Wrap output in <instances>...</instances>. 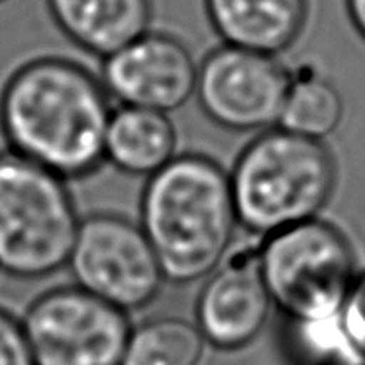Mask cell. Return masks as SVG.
Wrapping results in <instances>:
<instances>
[{
	"label": "cell",
	"mask_w": 365,
	"mask_h": 365,
	"mask_svg": "<svg viewBox=\"0 0 365 365\" xmlns=\"http://www.w3.org/2000/svg\"><path fill=\"white\" fill-rule=\"evenodd\" d=\"M112 112L101 77L67 57L26 61L0 91L6 150L67 181L91 177L106 163Z\"/></svg>",
	"instance_id": "6da1fadb"
},
{
	"label": "cell",
	"mask_w": 365,
	"mask_h": 365,
	"mask_svg": "<svg viewBox=\"0 0 365 365\" xmlns=\"http://www.w3.org/2000/svg\"><path fill=\"white\" fill-rule=\"evenodd\" d=\"M138 224L167 283L205 281L234 247L240 226L230 173L208 155L177 153L145 179Z\"/></svg>",
	"instance_id": "7a4b0ae2"
},
{
	"label": "cell",
	"mask_w": 365,
	"mask_h": 365,
	"mask_svg": "<svg viewBox=\"0 0 365 365\" xmlns=\"http://www.w3.org/2000/svg\"><path fill=\"white\" fill-rule=\"evenodd\" d=\"M336 182L338 165L326 142L279 126L255 135L230 171L240 226L259 238L320 216Z\"/></svg>",
	"instance_id": "3957f363"
},
{
	"label": "cell",
	"mask_w": 365,
	"mask_h": 365,
	"mask_svg": "<svg viewBox=\"0 0 365 365\" xmlns=\"http://www.w3.org/2000/svg\"><path fill=\"white\" fill-rule=\"evenodd\" d=\"M81 218L69 181L0 151V273L40 281L65 269Z\"/></svg>",
	"instance_id": "277c9868"
},
{
	"label": "cell",
	"mask_w": 365,
	"mask_h": 365,
	"mask_svg": "<svg viewBox=\"0 0 365 365\" xmlns=\"http://www.w3.org/2000/svg\"><path fill=\"white\" fill-rule=\"evenodd\" d=\"M257 267L283 318L338 314L357 275L349 238L320 216L262 238Z\"/></svg>",
	"instance_id": "5b68a950"
},
{
	"label": "cell",
	"mask_w": 365,
	"mask_h": 365,
	"mask_svg": "<svg viewBox=\"0 0 365 365\" xmlns=\"http://www.w3.org/2000/svg\"><path fill=\"white\" fill-rule=\"evenodd\" d=\"M65 269L73 285L128 314L153 304L167 283L142 226L118 212L81 218Z\"/></svg>",
	"instance_id": "8992f818"
},
{
	"label": "cell",
	"mask_w": 365,
	"mask_h": 365,
	"mask_svg": "<svg viewBox=\"0 0 365 365\" xmlns=\"http://www.w3.org/2000/svg\"><path fill=\"white\" fill-rule=\"evenodd\" d=\"M20 318L36 365H120L134 326L128 312L77 285L43 291Z\"/></svg>",
	"instance_id": "52a82bcc"
},
{
	"label": "cell",
	"mask_w": 365,
	"mask_h": 365,
	"mask_svg": "<svg viewBox=\"0 0 365 365\" xmlns=\"http://www.w3.org/2000/svg\"><path fill=\"white\" fill-rule=\"evenodd\" d=\"M291 79L279 56L222 43L200 61L195 96L216 126L263 132L277 126Z\"/></svg>",
	"instance_id": "ba28073f"
},
{
	"label": "cell",
	"mask_w": 365,
	"mask_h": 365,
	"mask_svg": "<svg viewBox=\"0 0 365 365\" xmlns=\"http://www.w3.org/2000/svg\"><path fill=\"white\" fill-rule=\"evenodd\" d=\"M199 65L179 38L145 32L103 59L101 81L106 93L124 106L179 110L195 96Z\"/></svg>",
	"instance_id": "9c48e42d"
},
{
	"label": "cell",
	"mask_w": 365,
	"mask_h": 365,
	"mask_svg": "<svg viewBox=\"0 0 365 365\" xmlns=\"http://www.w3.org/2000/svg\"><path fill=\"white\" fill-rule=\"evenodd\" d=\"M259 244L232 247L226 259L200 287L195 324L207 346L238 351L254 344L269 320L273 302L257 267Z\"/></svg>",
	"instance_id": "30bf717a"
},
{
	"label": "cell",
	"mask_w": 365,
	"mask_h": 365,
	"mask_svg": "<svg viewBox=\"0 0 365 365\" xmlns=\"http://www.w3.org/2000/svg\"><path fill=\"white\" fill-rule=\"evenodd\" d=\"M205 10L222 43L279 56L301 38L310 0H205Z\"/></svg>",
	"instance_id": "8fae6325"
},
{
	"label": "cell",
	"mask_w": 365,
	"mask_h": 365,
	"mask_svg": "<svg viewBox=\"0 0 365 365\" xmlns=\"http://www.w3.org/2000/svg\"><path fill=\"white\" fill-rule=\"evenodd\" d=\"M73 46L104 59L151 30L153 0H46Z\"/></svg>",
	"instance_id": "7c38bea8"
},
{
	"label": "cell",
	"mask_w": 365,
	"mask_h": 365,
	"mask_svg": "<svg viewBox=\"0 0 365 365\" xmlns=\"http://www.w3.org/2000/svg\"><path fill=\"white\" fill-rule=\"evenodd\" d=\"M177 155V128L165 112L114 108L104 140V158L120 173L150 177Z\"/></svg>",
	"instance_id": "4fadbf2b"
},
{
	"label": "cell",
	"mask_w": 365,
	"mask_h": 365,
	"mask_svg": "<svg viewBox=\"0 0 365 365\" xmlns=\"http://www.w3.org/2000/svg\"><path fill=\"white\" fill-rule=\"evenodd\" d=\"M207 341L195 320L145 318L132 326L120 365H200Z\"/></svg>",
	"instance_id": "5bb4252c"
},
{
	"label": "cell",
	"mask_w": 365,
	"mask_h": 365,
	"mask_svg": "<svg viewBox=\"0 0 365 365\" xmlns=\"http://www.w3.org/2000/svg\"><path fill=\"white\" fill-rule=\"evenodd\" d=\"M341 118L344 98L332 81L317 71L293 73L279 114V128L326 142L340 128Z\"/></svg>",
	"instance_id": "9a60e30c"
},
{
	"label": "cell",
	"mask_w": 365,
	"mask_h": 365,
	"mask_svg": "<svg viewBox=\"0 0 365 365\" xmlns=\"http://www.w3.org/2000/svg\"><path fill=\"white\" fill-rule=\"evenodd\" d=\"M279 341L289 365H356L364 361L341 326L340 312L324 318H285Z\"/></svg>",
	"instance_id": "2e32d148"
},
{
	"label": "cell",
	"mask_w": 365,
	"mask_h": 365,
	"mask_svg": "<svg viewBox=\"0 0 365 365\" xmlns=\"http://www.w3.org/2000/svg\"><path fill=\"white\" fill-rule=\"evenodd\" d=\"M0 365H36L22 318L0 307Z\"/></svg>",
	"instance_id": "e0dca14e"
},
{
	"label": "cell",
	"mask_w": 365,
	"mask_h": 365,
	"mask_svg": "<svg viewBox=\"0 0 365 365\" xmlns=\"http://www.w3.org/2000/svg\"><path fill=\"white\" fill-rule=\"evenodd\" d=\"M340 320L349 341L365 359V269L357 271L356 279L349 285L348 294L341 302Z\"/></svg>",
	"instance_id": "ac0fdd59"
},
{
	"label": "cell",
	"mask_w": 365,
	"mask_h": 365,
	"mask_svg": "<svg viewBox=\"0 0 365 365\" xmlns=\"http://www.w3.org/2000/svg\"><path fill=\"white\" fill-rule=\"evenodd\" d=\"M346 12L357 36L365 41V0H344Z\"/></svg>",
	"instance_id": "d6986e66"
},
{
	"label": "cell",
	"mask_w": 365,
	"mask_h": 365,
	"mask_svg": "<svg viewBox=\"0 0 365 365\" xmlns=\"http://www.w3.org/2000/svg\"><path fill=\"white\" fill-rule=\"evenodd\" d=\"M6 2H10V0H0V6H2V4H6Z\"/></svg>",
	"instance_id": "ffe728a7"
},
{
	"label": "cell",
	"mask_w": 365,
	"mask_h": 365,
	"mask_svg": "<svg viewBox=\"0 0 365 365\" xmlns=\"http://www.w3.org/2000/svg\"><path fill=\"white\" fill-rule=\"evenodd\" d=\"M356 365H365V359H364V361H359V364H356Z\"/></svg>",
	"instance_id": "44dd1931"
}]
</instances>
